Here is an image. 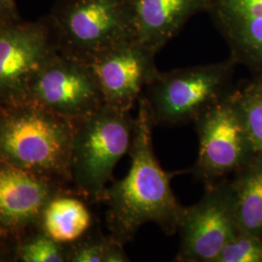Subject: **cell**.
Segmentation results:
<instances>
[{
    "instance_id": "obj_1",
    "label": "cell",
    "mask_w": 262,
    "mask_h": 262,
    "mask_svg": "<svg viewBox=\"0 0 262 262\" xmlns=\"http://www.w3.org/2000/svg\"><path fill=\"white\" fill-rule=\"evenodd\" d=\"M130 168L124 178L107 187L104 200L108 206L107 222L115 239L131 241L142 225L154 223L167 235L178 230L183 206L171 188V180L179 172H167L160 166L152 147L155 127L147 105L138 100Z\"/></svg>"
},
{
    "instance_id": "obj_2",
    "label": "cell",
    "mask_w": 262,
    "mask_h": 262,
    "mask_svg": "<svg viewBox=\"0 0 262 262\" xmlns=\"http://www.w3.org/2000/svg\"><path fill=\"white\" fill-rule=\"evenodd\" d=\"M75 122L30 101L0 104V161L45 178L71 181Z\"/></svg>"
},
{
    "instance_id": "obj_3",
    "label": "cell",
    "mask_w": 262,
    "mask_h": 262,
    "mask_svg": "<svg viewBox=\"0 0 262 262\" xmlns=\"http://www.w3.org/2000/svg\"><path fill=\"white\" fill-rule=\"evenodd\" d=\"M134 126L129 111L105 104L75 122L70 176L80 194L103 201L114 169L130 150Z\"/></svg>"
},
{
    "instance_id": "obj_4",
    "label": "cell",
    "mask_w": 262,
    "mask_h": 262,
    "mask_svg": "<svg viewBox=\"0 0 262 262\" xmlns=\"http://www.w3.org/2000/svg\"><path fill=\"white\" fill-rule=\"evenodd\" d=\"M236 64L229 57L215 63L159 71L141 94L154 126L195 122L232 91Z\"/></svg>"
},
{
    "instance_id": "obj_5",
    "label": "cell",
    "mask_w": 262,
    "mask_h": 262,
    "mask_svg": "<svg viewBox=\"0 0 262 262\" xmlns=\"http://www.w3.org/2000/svg\"><path fill=\"white\" fill-rule=\"evenodd\" d=\"M48 19L58 49L85 62L136 38L129 0H59Z\"/></svg>"
},
{
    "instance_id": "obj_6",
    "label": "cell",
    "mask_w": 262,
    "mask_h": 262,
    "mask_svg": "<svg viewBox=\"0 0 262 262\" xmlns=\"http://www.w3.org/2000/svg\"><path fill=\"white\" fill-rule=\"evenodd\" d=\"M57 50L48 18L0 20V104L26 101L35 77Z\"/></svg>"
},
{
    "instance_id": "obj_7",
    "label": "cell",
    "mask_w": 262,
    "mask_h": 262,
    "mask_svg": "<svg viewBox=\"0 0 262 262\" xmlns=\"http://www.w3.org/2000/svg\"><path fill=\"white\" fill-rule=\"evenodd\" d=\"M199 150L193 174L210 187L254 156L233 90L196 121Z\"/></svg>"
},
{
    "instance_id": "obj_8",
    "label": "cell",
    "mask_w": 262,
    "mask_h": 262,
    "mask_svg": "<svg viewBox=\"0 0 262 262\" xmlns=\"http://www.w3.org/2000/svg\"><path fill=\"white\" fill-rule=\"evenodd\" d=\"M176 261L215 262L225 244L238 231L233 183L222 180L206 187L196 204L183 207Z\"/></svg>"
},
{
    "instance_id": "obj_9",
    "label": "cell",
    "mask_w": 262,
    "mask_h": 262,
    "mask_svg": "<svg viewBox=\"0 0 262 262\" xmlns=\"http://www.w3.org/2000/svg\"><path fill=\"white\" fill-rule=\"evenodd\" d=\"M26 101L73 122L104 104L90 66L59 49L35 77Z\"/></svg>"
},
{
    "instance_id": "obj_10",
    "label": "cell",
    "mask_w": 262,
    "mask_h": 262,
    "mask_svg": "<svg viewBox=\"0 0 262 262\" xmlns=\"http://www.w3.org/2000/svg\"><path fill=\"white\" fill-rule=\"evenodd\" d=\"M157 54L133 38L92 57L86 63L94 73L103 103L130 111L146 85L159 73Z\"/></svg>"
},
{
    "instance_id": "obj_11",
    "label": "cell",
    "mask_w": 262,
    "mask_h": 262,
    "mask_svg": "<svg viewBox=\"0 0 262 262\" xmlns=\"http://www.w3.org/2000/svg\"><path fill=\"white\" fill-rule=\"evenodd\" d=\"M206 12L230 57L262 78V0H208Z\"/></svg>"
},
{
    "instance_id": "obj_12",
    "label": "cell",
    "mask_w": 262,
    "mask_h": 262,
    "mask_svg": "<svg viewBox=\"0 0 262 262\" xmlns=\"http://www.w3.org/2000/svg\"><path fill=\"white\" fill-rule=\"evenodd\" d=\"M50 181L0 161V229L14 231L40 221L56 196Z\"/></svg>"
},
{
    "instance_id": "obj_13",
    "label": "cell",
    "mask_w": 262,
    "mask_h": 262,
    "mask_svg": "<svg viewBox=\"0 0 262 262\" xmlns=\"http://www.w3.org/2000/svg\"><path fill=\"white\" fill-rule=\"evenodd\" d=\"M135 37L159 53L188 19L206 12L208 0H129Z\"/></svg>"
},
{
    "instance_id": "obj_14",
    "label": "cell",
    "mask_w": 262,
    "mask_h": 262,
    "mask_svg": "<svg viewBox=\"0 0 262 262\" xmlns=\"http://www.w3.org/2000/svg\"><path fill=\"white\" fill-rule=\"evenodd\" d=\"M40 221L45 234L66 245L79 241L85 234L92 215L80 199L56 195L48 202Z\"/></svg>"
},
{
    "instance_id": "obj_15",
    "label": "cell",
    "mask_w": 262,
    "mask_h": 262,
    "mask_svg": "<svg viewBox=\"0 0 262 262\" xmlns=\"http://www.w3.org/2000/svg\"><path fill=\"white\" fill-rule=\"evenodd\" d=\"M250 160L233 183L235 215L238 230L262 233V158Z\"/></svg>"
},
{
    "instance_id": "obj_16",
    "label": "cell",
    "mask_w": 262,
    "mask_h": 262,
    "mask_svg": "<svg viewBox=\"0 0 262 262\" xmlns=\"http://www.w3.org/2000/svg\"><path fill=\"white\" fill-rule=\"evenodd\" d=\"M245 129L254 156L262 158V78L255 77L242 89L233 90Z\"/></svg>"
},
{
    "instance_id": "obj_17",
    "label": "cell",
    "mask_w": 262,
    "mask_h": 262,
    "mask_svg": "<svg viewBox=\"0 0 262 262\" xmlns=\"http://www.w3.org/2000/svg\"><path fill=\"white\" fill-rule=\"evenodd\" d=\"M71 262H125L129 261L123 250V244L113 236L98 237L76 244L70 249Z\"/></svg>"
},
{
    "instance_id": "obj_18",
    "label": "cell",
    "mask_w": 262,
    "mask_h": 262,
    "mask_svg": "<svg viewBox=\"0 0 262 262\" xmlns=\"http://www.w3.org/2000/svg\"><path fill=\"white\" fill-rule=\"evenodd\" d=\"M70 249L44 232L30 238L19 247L18 255L23 262L69 261Z\"/></svg>"
},
{
    "instance_id": "obj_19",
    "label": "cell",
    "mask_w": 262,
    "mask_h": 262,
    "mask_svg": "<svg viewBox=\"0 0 262 262\" xmlns=\"http://www.w3.org/2000/svg\"><path fill=\"white\" fill-rule=\"evenodd\" d=\"M215 262H262L260 235L238 230L225 244Z\"/></svg>"
},
{
    "instance_id": "obj_20",
    "label": "cell",
    "mask_w": 262,
    "mask_h": 262,
    "mask_svg": "<svg viewBox=\"0 0 262 262\" xmlns=\"http://www.w3.org/2000/svg\"><path fill=\"white\" fill-rule=\"evenodd\" d=\"M19 19L15 0H0V20Z\"/></svg>"
}]
</instances>
